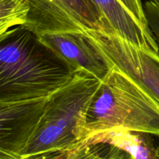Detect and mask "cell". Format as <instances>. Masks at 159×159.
Returning a JSON list of instances; mask_svg holds the SVG:
<instances>
[{
	"label": "cell",
	"mask_w": 159,
	"mask_h": 159,
	"mask_svg": "<svg viewBox=\"0 0 159 159\" xmlns=\"http://www.w3.org/2000/svg\"><path fill=\"white\" fill-rule=\"evenodd\" d=\"M75 72L23 26L0 36V103L42 99Z\"/></svg>",
	"instance_id": "6da1fadb"
},
{
	"label": "cell",
	"mask_w": 159,
	"mask_h": 159,
	"mask_svg": "<svg viewBox=\"0 0 159 159\" xmlns=\"http://www.w3.org/2000/svg\"><path fill=\"white\" fill-rule=\"evenodd\" d=\"M102 81L86 71L48 97L29 144L19 159H52L85 144L90 104Z\"/></svg>",
	"instance_id": "7a4b0ae2"
},
{
	"label": "cell",
	"mask_w": 159,
	"mask_h": 159,
	"mask_svg": "<svg viewBox=\"0 0 159 159\" xmlns=\"http://www.w3.org/2000/svg\"><path fill=\"white\" fill-rule=\"evenodd\" d=\"M109 68L89 108L87 139L114 128L159 137V104L124 71L115 66Z\"/></svg>",
	"instance_id": "3957f363"
},
{
	"label": "cell",
	"mask_w": 159,
	"mask_h": 159,
	"mask_svg": "<svg viewBox=\"0 0 159 159\" xmlns=\"http://www.w3.org/2000/svg\"><path fill=\"white\" fill-rule=\"evenodd\" d=\"M89 41L109 67L124 71L159 104V52L134 45L114 31H95Z\"/></svg>",
	"instance_id": "277c9868"
},
{
	"label": "cell",
	"mask_w": 159,
	"mask_h": 159,
	"mask_svg": "<svg viewBox=\"0 0 159 159\" xmlns=\"http://www.w3.org/2000/svg\"><path fill=\"white\" fill-rule=\"evenodd\" d=\"M29 16L24 27L43 32H78L106 30L90 0H29Z\"/></svg>",
	"instance_id": "5b68a950"
},
{
	"label": "cell",
	"mask_w": 159,
	"mask_h": 159,
	"mask_svg": "<svg viewBox=\"0 0 159 159\" xmlns=\"http://www.w3.org/2000/svg\"><path fill=\"white\" fill-rule=\"evenodd\" d=\"M48 97L0 103V159H19L34 135Z\"/></svg>",
	"instance_id": "8992f818"
},
{
	"label": "cell",
	"mask_w": 159,
	"mask_h": 159,
	"mask_svg": "<svg viewBox=\"0 0 159 159\" xmlns=\"http://www.w3.org/2000/svg\"><path fill=\"white\" fill-rule=\"evenodd\" d=\"M37 35L75 73L85 71L101 81L107 76L110 70L108 65L84 33L43 32Z\"/></svg>",
	"instance_id": "52a82bcc"
},
{
	"label": "cell",
	"mask_w": 159,
	"mask_h": 159,
	"mask_svg": "<svg viewBox=\"0 0 159 159\" xmlns=\"http://www.w3.org/2000/svg\"><path fill=\"white\" fill-rule=\"evenodd\" d=\"M102 23L122 38L134 45L159 52L149 26L143 24L120 0H90Z\"/></svg>",
	"instance_id": "ba28073f"
},
{
	"label": "cell",
	"mask_w": 159,
	"mask_h": 159,
	"mask_svg": "<svg viewBox=\"0 0 159 159\" xmlns=\"http://www.w3.org/2000/svg\"><path fill=\"white\" fill-rule=\"evenodd\" d=\"M151 135L143 132L114 128L92 135L85 144H112L128 152L134 159H159L158 147L155 146Z\"/></svg>",
	"instance_id": "9c48e42d"
},
{
	"label": "cell",
	"mask_w": 159,
	"mask_h": 159,
	"mask_svg": "<svg viewBox=\"0 0 159 159\" xmlns=\"http://www.w3.org/2000/svg\"><path fill=\"white\" fill-rule=\"evenodd\" d=\"M30 10L29 0H0V36L16 26H24Z\"/></svg>",
	"instance_id": "30bf717a"
},
{
	"label": "cell",
	"mask_w": 159,
	"mask_h": 159,
	"mask_svg": "<svg viewBox=\"0 0 159 159\" xmlns=\"http://www.w3.org/2000/svg\"><path fill=\"white\" fill-rule=\"evenodd\" d=\"M144 10L148 24L159 49V2L147 0L144 4Z\"/></svg>",
	"instance_id": "8fae6325"
},
{
	"label": "cell",
	"mask_w": 159,
	"mask_h": 159,
	"mask_svg": "<svg viewBox=\"0 0 159 159\" xmlns=\"http://www.w3.org/2000/svg\"><path fill=\"white\" fill-rule=\"evenodd\" d=\"M120 1L139 21H141L145 26H148L147 19L144 14V5L141 0H120Z\"/></svg>",
	"instance_id": "7c38bea8"
},
{
	"label": "cell",
	"mask_w": 159,
	"mask_h": 159,
	"mask_svg": "<svg viewBox=\"0 0 159 159\" xmlns=\"http://www.w3.org/2000/svg\"><path fill=\"white\" fill-rule=\"evenodd\" d=\"M154 1H157V2H159V0H154Z\"/></svg>",
	"instance_id": "4fadbf2b"
},
{
	"label": "cell",
	"mask_w": 159,
	"mask_h": 159,
	"mask_svg": "<svg viewBox=\"0 0 159 159\" xmlns=\"http://www.w3.org/2000/svg\"><path fill=\"white\" fill-rule=\"evenodd\" d=\"M158 149H159V145H158Z\"/></svg>",
	"instance_id": "5bb4252c"
}]
</instances>
